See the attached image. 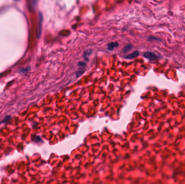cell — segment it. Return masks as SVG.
I'll list each match as a JSON object with an SVG mask.
<instances>
[{"mask_svg":"<svg viewBox=\"0 0 185 184\" xmlns=\"http://www.w3.org/2000/svg\"><path fill=\"white\" fill-rule=\"evenodd\" d=\"M42 21H43V16L41 14V12H39V16H38V24L37 28V38H39L41 34L42 31Z\"/></svg>","mask_w":185,"mask_h":184,"instance_id":"6da1fadb","label":"cell"},{"mask_svg":"<svg viewBox=\"0 0 185 184\" xmlns=\"http://www.w3.org/2000/svg\"><path fill=\"white\" fill-rule=\"evenodd\" d=\"M143 56L145 58L149 59L151 61H154L157 60L158 59V57L156 55L154 54L153 52H146L143 54Z\"/></svg>","mask_w":185,"mask_h":184,"instance_id":"7a4b0ae2","label":"cell"},{"mask_svg":"<svg viewBox=\"0 0 185 184\" xmlns=\"http://www.w3.org/2000/svg\"><path fill=\"white\" fill-rule=\"evenodd\" d=\"M139 55V52L136 51H134L132 54H130L128 55H127L125 58L127 59H134V58H136V57H138Z\"/></svg>","mask_w":185,"mask_h":184,"instance_id":"3957f363","label":"cell"},{"mask_svg":"<svg viewBox=\"0 0 185 184\" xmlns=\"http://www.w3.org/2000/svg\"><path fill=\"white\" fill-rule=\"evenodd\" d=\"M118 45V44L117 43H114L112 42L109 43L108 45V49L109 50H112L114 49V48L117 47Z\"/></svg>","mask_w":185,"mask_h":184,"instance_id":"277c9868","label":"cell"},{"mask_svg":"<svg viewBox=\"0 0 185 184\" xmlns=\"http://www.w3.org/2000/svg\"><path fill=\"white\" fill-rule=\"evenodd\" d=\"M131 48H132V45L129 44H127L125 47L123 51L124 52H128L129 50H130L131 49Z\"/></svg>","mask_w":185,"mask_h":184,"instance_id":"5b68a950","label":"cell"},{"mask_svg":"<svg viewBox=\"0 0 185 184\" xmlns=\"http://www.w3.org/2000/svg\"><path fill=\"white\" fill-rule=\"evenodd\" d=\"M85 72V70H83V69H81L79 70H78L77 72H76V77H78L81 76L82 74L84 73Z\"/></svg>","mask_w":185,"mask_h":184,"instance_id":"8992f818","label":"cell"},{"mask_svg":"<svg viewBox=\"0 0 185 184\" xmlns=\"http://www.w3.org/2000/svg\"><path fill=\"white\" fill-rule=\"evenodd\" d=\"M91 52H92V50H87V51H86L84 52V54H83V56H84L85 57H87L88 56H89V55H90L91 54Z\"/></svg>","mask_w":185,"mask_h":184,"instance_id":"52a82bcc","label":"cell"},{"mask_svg":"<svg viewBox=\"0 0 185 184\" xmlns=\"http://www.w3.org/2000/svg\"><path fill=\"white\" fill-rule=\"evenodd\" d=\"M10 116H8V117H7L6 118H5V119H4L2 121H0V124H2V123H3V122H7V121H8V120H9L10 119Z\"/></svg>","mask_w":185,"mask_h":184,"instance_id":"ba28073f","label":"cell"},{"mask_svg":"<svg viewBox=\"0 0 185 184\" xmlns=\"http://www.w3.org/2000/svg\"><path fill=\"white\" fill-rule=\"evenodd\" d=\"M78 65H79V66L84 67V66H85V65H86V64L85 63H83V62H80L78 63Z\"/></svg>","mask_w":185,"mask_h":184,"instance_id":"9c48e42d","label":"cell"}]
</instances>
